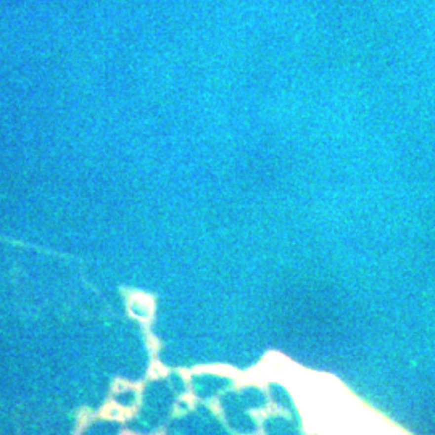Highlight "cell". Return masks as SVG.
<instances>
[{"label":"cell","instance_id":"obj_1","mask_svg":"<svg viewBox=\"0 0 435 435\" xmlns=\"http://www.w3.org/2000/svg\"><path fill=\"white\" fill-rule=\"evenodd\" d=\"M100 416H102V418H105V419L121 421V419L126 418V413H124V409H122L119 405H116V403H107V405L102 408Z\"/></svg>","mask_w":435,"mask_h":435},{"label":"cell","instance_id":"obj_4","mask_svg":"<svg viewBox=\"0 0 435 435\" xmlns=\"http://www.w3.org/2000/svg\"><path fill=\"white\" fill-rule=\"evenodd\" d=\"M122 435H134V434H122Z\"/></svg>","mask_w":435,"mask_h":435},{"label":"cell","instance_id":"obj_2","mask_svg":"<svg viewBox=\"0 0 435 435\" xmlns=\"http://www.w3.org/2000/svg\"><path fill=\"white\" fill-rule=\"evenodd\" d=\"M149 374L153 379H158V377H163L164 374H166V369H164V367L160 363H153L150 366V372H149Z\"/></svg>","mask_w":435,"mask_h":435},{"label":"cell","instance_id":"obj_3","mask_svg":"<svg viewBox=\"0 0 435 435\" xmlns=\"http://www.w3.org/2000/svg\"><path fill=\"white\" fill-rule=\"evenodd\" d=\"M179 408H182L181 411H187V409H191V405H186V401L181 400V401H177V409Z\"/></svg>","mask_w":435,"mask_h":435}]
</instances>
